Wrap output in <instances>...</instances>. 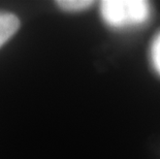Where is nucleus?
<instances>
[{"label":"nucleus","instance_id":"1","mask_svg":"<svg viewBox=\"0 0 160 159\" xmlns=\"http://www.w3.org/2000/svg\"><path fill=\"white\" fill-rule=\"evenodd\" d=\"M150 5L142 0H105L101 2V16L113 27L142 24L150 17Z\"/></svg>","mask_w":160,"mask_h":159},{"label":"nucleus","instance_id":"2","mask_svg":"<svg viewBox=\"0 0 160 159\" xmlns=\"http://www.w3.org/2000/svg\"><path fill=\"white\" fill-rule=\"evenodd\" d=\"M20 21L11 12H0V48L18 31Z\"/></svg>","mask_w":160,"mask_h":159},{"label":"nucleus","instance_id":"3","mask_svg":"<svg viewBox=\"0 0 160 159\" xmlns=\"http://www.w3.org/2000/svg\"><path fill=\"white\" fill-rule=\"evenodd\" d=\"M57 5L66 12H80L84 11L93 4V1L89 0H60L56 1Z\"/></svg>","mask_w":160,"mask_h":159},{"label":"nucleus","instance_id":"4","mask_svg":"<svg viewBox=\"0 0 160 159\" xmlns=\"http://www.w3.org/2000/svg\"><path fill=\"white\" fill-rule=\"evenodd\" d=\"M151 58L154 68L160 74V32L155 36L151 47Z\"/></svg>","mask_w":160,"mask_h":159}]
</instances>
